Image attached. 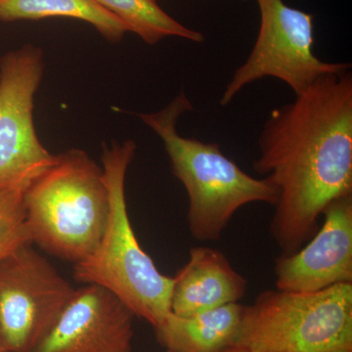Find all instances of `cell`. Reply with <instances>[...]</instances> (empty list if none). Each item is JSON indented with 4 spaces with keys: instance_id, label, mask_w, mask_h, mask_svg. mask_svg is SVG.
<instances>
[{
    "instance_id": "1",
    "label": "cell",
    "mask_w": 352,
    "mask_h": 352,
    "mask_svg": "<svg viewBox=\"0 0 352 352\" xmlns=\"http://www.w3.org/2000/svg\"><path fill=\"white\" fill-rule=\"evenodd\" d=\"M252 166L277 193L271 236L282 254H293L332 201L352 195L351 69L322 76L273 110Z\"/></svg>"
},
{
    "instance_id": "2",
    "label": "cell",
    "mask_w": 352,
    "mask_h": 352,
    "mask_svg": "<svg viewBox=\"0 0 352 352\" xmlns=\"http://www.w3.org/2000/svg\"><path fill=\"white\" fill-rule=\"evenodd\" d=\"M192 110L191 101L182 92L166 107L139 117L163 141L173 173L186 190L190 233L203 242L217 241L241 208L252 203L274 207L277 193L265 178L245 173L217 143L180 135L178 120Z\"/></svg>"
},
{
    "instance_id": "3",
    "label": "cell",
    "mask_w": 352,
    "mask_h": 352,
    "mask_svg": "<svg viewBox=\"0 0 352 352\" xmlns=\"http://www.w3.org/2000/svg\"><path fill=\"white\" fill-rule=\"evenodd\" d=\"M134 141L105 146L103 173L110 197V212L100 242L87 258L75 264L74 276L98 285L122 300L135 316L153 327L170 314L173 278L157 270L141 248L129 219L126 201L127 168L135 156Z\"/></svg>"
},
{
    "instance_id": "4",
    "label": "cell",
    "mask_w": 352,
    "mask_h": 352,
    "mask_svg": "<svg viewBox=\"0 0 352 352\" xmlns=\"http://www.w3.org/2000/svg\"><path fill=\"white\" fill-rule=\"evenodd\" d=\"M24 201L32 244L75 264L99 244L110 212L103 170L80 149L55 156L27 187Z\"/></svg>"
},
{
    "instance_id": "5",
    "label": "cell",
    "mask_w": 352,
    "mask_h": 352,
    "mask_svg": "<svg viewBox=\"0 0 352 352\" xmlns=\"http://www.w3.org/2000/svg\"><path fill=\"white\" fill-rule=\"evenodd\" d=\"M233 346L250 352H352V283L314 293L263 292L244 307Z\"/></svg>"
},
{
    "instance_id": "6",
    "label": "cell",
    "mask_w": 352,
    "mask_h": 352,
    "mask_svg": "<svg viewBox=\"0 0 352 352\" xmlns=\"http://www.w3.org/2000/svg\"><path fill=\"white\" fill-rule=\"evenodd\" d=\"M261 25L247 60L236 69L219 103L227 106L243 88L265 78L282 80L295 95L322 76L351 69L329 63L314 52V15L287 6L283 0H258Z\"/></svg>"
},
{
    "instance_id": "7",
    "label": "cell",
    "mask_w": 352,
    "mask_h": 352,
    "mask_svg": "<svg viewBox=\"0 0 352 352\" xmlns=\"http://www.w3.org/2000/svg\"><path fill=\"white\" fill-rule=\"evenodd\" d=\"M43 71V51L36 46L25 45L0 60V189L27 188L54 161L34 122Z\"/></svg>"
},
{
    "instance_id": "8",
    "label": "cell",
    "mask_w": 352,
    "mask_h": 352,
    "mask_svg": "<svg viewBox=\"0 0 352 352\" xmlns=\"http://www.w3.org/2000/svg\"><path fill=\"white\" fill-rule=\"evenodd\" d=\"M32 245L0 261V327L11 352L38 346L76 291Z\"/></svg>"
},
{
    "instance_id": "9",
    "label": "cell",
    "mask_w": 352,
    "mask_h": 352,
    "mask_svg": "<svg viewBox=\"0 0 352 352\" xmlns=\"http://www.w3.org/2000/svg\"><path fill=\"white\" fill-rule=\"evenodd\" d=\"M134 316L108 289L85 285L30 352H131Z\"/></svg>"
},
{
    "instance_id": "10",
    "label": "cell",
    "mask_w": 352,
    "mask_h": 352,
    "mask_svg": "<svg viewBox=\"0 0 352 352\" xmlns=\"http://www.w3.org/2000/svg\"><path fill=\"white\" fill-rule=\"evenodd\" d=\"M323 226L298 251L275 263L278 289L314 293L352 283V195L332 201Z\"/></svg>"
},
{
    "instance_id": "11",
    "label": "cell",
    "mask_w": 352,
    "mask_h": 352,
    "mask_svg": "<svg viewBox=\"0 0 352 352\" xmlns=\"http://www.w3.org/2000/svg\"><path fill=\"white\" fill-rule=\"evenodd\" d=\"M247 287V280L234 270L226 254L210 247L193 248L188 263L173 277L170 310L190 316L238 303Z\"/></svg>"
},
{
    "instance_id": "12",
    "label": "cell",
    "mask_w": 352,
    "mask_h": 352,
    "mask_svg": "<svg viewBox=\"0 0 352 352\" xmlns=\"http://www.w3.org/2000/svg\"><path fill=\"white\" fill-rule=\"evenodd\" d=\"M243 309L238 302L190 316L170 312L154 328L157 342L173 352H223L233 346Z\"/></svg>"
},
{
    "instance_id": "13",
    "label": "cell",
    "mask_w": 352,
    "mask_h": 352,
    "mask_svg": "<svg viewBox=\"0 0 352 352\" xmlns=\"http://www.w3.org/2000/svg\"><path fill=\"white\" fill-rule=\"evenodd\" d=\"M68 17L94 25L108 41H120L126 25L95 0H0V21L38 20Z\"/></svg>"
},
{
    "instance_id": "14",
    "label": "cell",
    "mask_w": 352,
    "mask_h": 352,
    "mask_svg": "<svg viewBox=\"0 0 352 352\" xmlns=\"http://www.w3.org/2000/svg\"><path fill=\"white\" fill-rule=\"evenodd\" d=\"M120 22L126 25L129 32L150 45L162 39L175 36L201 43L205 41L201 32L189 29L173 19L157 3L156 0H95Z\"/></svg>"
},
{
    "instance_id": "15",
    "label": "cell",
    "mask_w": 352,
    "mask_h": 352,
    "mask_svg": "<svg viewBox=\"0 0 352 352\" xmlns=\"http://www.w3.org/2000/svg\"><path fill=\"white\" fill-rule=\"evenodd\" d=\"M25 189H0V261L23 245L32 244L25 214Z\"/></svg>"
},
{
    "instance_id": "16",
    "label": "cell",
    "mask_w": 352,
    "mask_h": 352,
    "mask_svg": "<svg viewBox=\"0 0 352 352\" xmlns=\"http://www.w3.org/2000/svg\"><path fill=\"white\" fill-rule=\"evenodd\" d=\"M0 352H11L7 346L6 338H4L3 333H2L1 327H0Z\"/></svg>"
},
{
    "instance_id": "17",
    "label": "cell",
    "mask_w": 352,
    "mask_h": 352,
    "mask_svg": "<svg viewBox=\"0 0 352 352\" xmlns=\"http://www.w3.org/2000/svg\"><path fill=\"white\" fill-rule=\"evenodd\" d=\"M223 352H250L248 351H245V349H240V347L236 346H230L229 349H227L226 351Z\"/></svg>"
},
{
    "instance_id": "18",
    "label": "cell",
    "mask_w": 352,
    "mask_h": 352,
    "mask_svg": "<svg viewBox=\"0 0 352 352\" xmlns=\"http://www.w3.org/2000/svg\"><path fill=\"white\" fill-rule=\"evenodd\" d=\"M166 352H173V351H166Z\"/></svg>"
}]
</instances>
